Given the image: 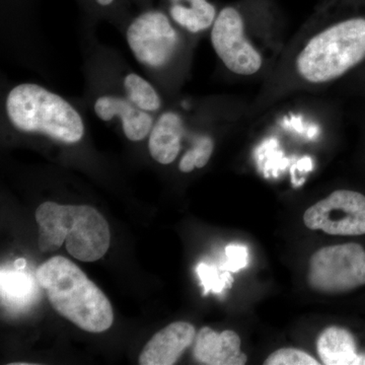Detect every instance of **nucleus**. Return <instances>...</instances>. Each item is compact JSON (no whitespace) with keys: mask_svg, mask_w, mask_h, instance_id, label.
Here are the masks:
<instances>
[{"mask_svg":"<svg viewBox=\"0 0 365 365\" xmlns=\"http://www.w3.org/2000/svg\"><path fill=\"white\" fill-rule=\"evenodd\" d=\"M215 150V141L209 135L201 134L195 136L192 148L182 155L179 163L182 173H191L195 169H202L207 165Z\"/></svg>","mask_w":365,"mask_h":365,"instance_id":"nucleus-16","label":"nucleus"},{"mask_svg":"<svg viewBox=\"0 0 365 365\" xmlns=\"http://www.w3.org/2000/svg\"><path fill=\"white\" fill-rule=\"evenodd\" d=\"M37 280L53 309L81 330L102 333L111 328V302L73 262L52 257L38 268Z\"/></svg>","mask_w":365,"mask_h":365,"instance_id":"nucleus-1","label":"nucleus"},{"mask_svg":"<svg viewBox=\"0 0 365 365\" xmlns=\"http://www.w3.org/2000/svg\"><path fill=\"white\" fill-rule=\"evenodd\" d=\"M364 59L365 19H350L328 26L307 41L297 56V71L307 83H330Z\"/></svg>","mask_w":365,"mask_h":365,"instance_id":"nucleus-4","label":"nucleus"},{"mask_svg":"<svg viewBox=\"0 0 365 365\" xmlns=\"http://www.w3.org/2000/svg\"><path fill=\"white\" fill-rule=\"evenodd\" d=\"M196 330L187 322H175L155 334L139 355L140 365L177 364L187 348L193 344Z\"/></svg>","mask_w":365,"mask_h":365,"instance_id":"nucleus-9","label":"nucleus"},{"mask_svg":"<svg viewBox=\"0 0 365 365\" xmlns=\"http://www.w3.org/2000/svg\"><path fill=\"white\" fill-rule=\"evenodd\" d=\"M123 86L126 98L139 109L155 113L162 107L160 93L150 81L139 74H127L124 78Z\"/></svg>","mask_w":365,"mask_h":365,"instance_id":"nucleus-15","label":"nucleus"},{"mask_svg":"<svg viewBox=\"0 0 365 365\" xmlns=\"http://www.w3.org/2000/svg\"><path fill=\"white\" fill-rule=\"evenodd\" d=\"M36 222L38 246L43 253L57 251L66 242L67 252L74 258L95 262L110 248L109 225L91 206L45 202L36 210Z\"/></svg>","mask_w":365,"mask_h":365,"instance_id":"nucleus-2","label":"nucleus"},{"mask_svg":"<svg viewBox=\"0 0 365 365\" xmlns=\"http://www.w3.org/2000/svg\"><path fill=\"white\" fill-rule=\"evenodd\" d=\"M185 127L177 112L163 113L153 124L148 139L151 158L162 165H170L179 155Z\"/></svg>","mask_w":365,"mask_h":365,"instance_id":"nucleus-12","label":"nucleus"},{"mask_svg":"<svg viewBox=\"0 0 365 365\" xmlns=\"http://www.w3.org/2000/svg\"><path fill=\"white\" fill-rule=\"evenodd\" d=\"M309 287L321 294H344L365 285V250L355 242L318 250L309 261Z\"/></svg>","mask_w":365,"mask_h":365,"instance_id":"nucleus-5","label":"nucleus"},{"mask_svg":"<svg viewBox=\"0 0 365 365\" xmlns=\"http://www.w3.org/2000/svg\"><path fill=\"white\" fill-rule=\"evenodd\" d=\"M198 275L201 279V284L204 287V294H208L212 290L216 294H220L227 287H230L232 282V277L230 271L225 273H218L217 269L213 266L200 264L198 267Z\"/></svg>","mask_w":365,"mask_h":365,"instance_id":"nucleus-17","label":"nucleus"},{"mask_svg":"<svg viewBox=\"0 0 365 365\" xmlns=\"http://www.w3.org/2000/svg\"><path fill=\"white\" fill-rule=\"evenodd\" d=\"M304 225L329 235H365V196L351 190H337L307 209Z\"/></svg>","mask_w":365,"mask_h":365,"instance_id":"nucleus-8","label":"nucleus"},{"mask_svg":"<svg viewBox=\"0 0 365 365\" xmlns=\"http://www.w3.org/2000/svg\"><path fill=\"white\" fill-rule=\"evenodd\" d=\"M241 338L234 331L216 333L204 327L197 334L193 348L194 359L200 364L242 365L248 357L241 351Z\"/></svg>","mask_w":365,"mask_h":365,"instance_id":"nucleus-10","label":"nucleus"},{"mask_svg":"<svg viewBox=\"0 0 365 365\" xmlns=\"http://www.w3.org/2000/svg\"><path fill=\"white\" fill-rule=\"evenodd\" d=\"M93 111L103 121H111L119 118L125 136L135 143L150 135L155 124L150 113L139 109L128 98L118 96H101L96 100Z\"/></svg>","mask_w":365,"mask_h":365,"instance_id":"nucleus-11","label":"nucleus"},{"mask_svg":"<svg viewBox=\"0 0 365 365\" xmlns=\"http://www.w3.org/2000/svg\"><path fill=\"white\" fill-rule=\"evenodd\" d=\"M227 261H225L223 269L230 272H237L248 265V250L246 247L239 245H230L225 249Z\"/></svg>","mask_w":365,"mask_h":365,"instance_id":"nucleus-20","label":"nucleus"},{"mask_svg":"<svg viewBox=\"0 0 365 365\" xmlns=\"http://www.w3.org/2000/svg\"><path fill=\"white\" fill-rule=\"evenodd\" d=\"M126 40L137 61L155 71L169 66L181 46L177 29L160 11H146L134 19L127 29Z\"/></svg>","mask_w":365,"mask_h":365,"instance_id":"nucleus-6","label":"nucleus"},{"mask_svg":"<svg viewBox=\"0 0 365 365\" xmlns=\"http://www.w3.org/2000/svg\"><path fill=\"white\" fill-rule=\"evenodd\" d=\"M1 287L2 294L6 292V294H9L11 297H20L21 295L26 294L28 292V288H30L29 285V281L26 279V276L20 273H11L4 274L1 273Z\"/></svg>","mask_w":365,"mask_h":365,"instance_id":"nucleus-19","label":"nucleus"},{"mask_svg":"<svg viewBox=\"0 0 365 365\" xmlns=\"http://www.w3.org/2000/svg\"><path fill=\"white\" fill-rule=\"evenodd\" d=\"M210 39L216 55L237 76H253L263 66L262 55L245 32L242 14L234 7H225L217 14Z\"/></svg>","mask_w":365,"mask_h":365,"instance_id":"nucleus-7","label":"nucleus"},{"mask_svg":"<svg viewBox=\"0 0 365 365\" xmlns=\"http://www.w3.org/2000/svg\"><path fill=\"white\" fill-rule=\"evenodd\" d=\"M98 4L103 6H108L112 4L114 0H97Z\"/></svg>","mask_w":365,"mask_h":365,"instance_id":"nucleus-22","label":"nucleus"},{"mask_svg":"<svg viewBox=\"0 0 365 365\" xmlns=\"http://www.w3.org/2000/svg\"><path fill=\"white\" fill-rule=\"evenodd\" d=\"M170 16L176 25L191 34L202 33L216 19L215 6L207 0H169Z\"/></svg>","mask_w":365,"mask_h":365,"instance_id":"nucleus-14","label":"nucleus"},{"mask_svg":"<svg viewBox=\"0 0 365 365\" xmlns=\"http://www.w3.org/2000/svg\"><path fill=\"white\" fill-rule=\"evenodd\" d=\"M266 365H319L314 357L302 350L294 348H282L269 355Z\"/></svg>","mask_w":365,"mask_h":365,"instance_id":"nucleus-18","label":"nucleus"},{"mask_svg":"<svg viewBox=\"0 0 365 365\" xmlns=\"http://www.w3.org/2000/svg\"><path fill=\"white\" fill-rule=\"evenodd\" d=\"M25 266L26 261L24 260V259H19V260L14 262V267L18 268L19 270H20V269L25 268Z\"/></svg>","mask_w":365,"mask_h":365,"instance_id":"nucleus-21","label":"nucleus"},{"mask_svg":"<svg viewBox=\"0 0 365 365\" xmlns=\"http://www.w3.org/2000/svg\"><path fill=\"white\" fill-rule=\"evenodd\" d=\"M319 356L326 365L365 364V355L357 352L356 342L349 331L340 327H329L317 342Z\"/></svg>","mask_w":365,"mask_h":365,"instance_id":"nucleus-13","label":"nucleus"},{"mask_svg":"<svg viewBox=\"0 0 365 365\" xmlns=\"http://www.w3.org/2000/svg\"><path fill=\"white\" fill-rule=\"evenodd\" d=\"M6 111L14 128L42 134L66 144L85 135V123L78 110L61 96L37 83H21L7 95Z\"/></svg>","mask_w":365,"mask_h":365,"instance_id":"nucleus-3","label":"nucleus"}]
</instances>
